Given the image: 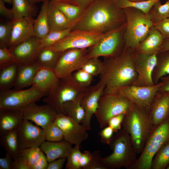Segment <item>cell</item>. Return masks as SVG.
<instances>
[{
    "mask_svg": "<svg viewBox=\"0 0 169 169\" xmlns=\"http://www.w3.org/2000/svg\"><path fill=\"white\" fill-rule=\"evenodd\" d=\"M123 9L126 24L124 35L125 48L134 50L147 36L153 23L147 13L139 9L133 8Z\"/></svg>",
    "mask_w": 169,
    "mask_h": 169,
    "instance_id": "5b68a950",
    "label": "cell"
},
{
    "mask_svg": "<svg viewBox=\"0 0 169 169\" xmlns=\"http://www.w3.org/2000/svg\"><path fill=\"white\" fill-rule=\"evenodd\" d=\"M62 53L52 50L48 47H42L37 54L36 61L40 67L54 69Z\"/></svg>",
    "mask_w": 169,
    "mask_h": 169,
    "instance_id": "d6a6232c",
    "label": "cell"
},
{
    "mask_svg": "<svg viewBox=\"0 0 169 169\" xmlns=\"http://www.w3.org/2000/svg\"><path fill=\"white\" fill-rule=\"evenodd\" d=\"M102 63L99 78L105 84V88L133 84L137 79L134 50L124 47L121 53L115 56L104 57Z\"/></svg>",
    "mask_w": 169,
    "mask_h": 169,
    "instance_id": "7a4b0ae2",
    "label": "cell"
},
{
    "mask_svg": "<svg viewBox=\"0 0 169 169\" xmlns=\"http://www.w3.org/2000/svg\"><path fill=\"white\" fill-rule=\"evenodd\" d=\"M65 2L79 6L85 9L95 0H51Z\"/></svg>",
    "mask_w": 169,
    "mask_h": 169,
    "instance_id": "9f6ffc18",
    "label": "cell"
},
{
    "mask_svg": "<svg viewBox=\"0 0 169 169\" xmlns=\"http://www.w3.org/2000/svg\"><path fill=\"white\" fill-rule=\"evenodd\" d=\"M109 145L112 152L103 158L107 169H131L137 158V153L129 134L121 129L113 136Z\"/></svg>",
    "mask_w": 169,
    "mask_h": 169,
    "instance_id": "277c9868",
    "label": "cell"
},
{
    "mask_svg": "<svg viewBox=\"0 0 169 169\" xmlns=\"http://www.w3.org/2000/svg\"><path fill=\"white\" fill-rule=\"evenodd\" d=\"M48 18L50 32L65 30L73 27L74 25L51 0L49 1Z\"/></svg>",
    "mask_w": 169,
    "mask_h": 169,
    "instance_id": "4316f807",
    "label": "cell"
},
{
    "mask_svg": "<svg viewBox=\"0 0 169 169\" xmlns=\"http://www.w3.org/2000/svg\"><path fill=\"white\" fill-rule=\"evenodd\" d=\"M169 50V38L163 39L160 52H162Z\"/></svg>",
    "mask_w": 169,
    "mask_h": 169,
    "instance_id": "94428289",
    "label": "cell"
},
{
    "mask_svg": "<svg viewBox=\"0 0 169 169\" xmlns=\"http://www.w3.org/2000/svg\"><path fill=\"white\" fill-rule=\"evenodd\" d=\"M4 3H6L8 4H10L12 3V0H2Z\"/></svg>",
    "mask_w": 169,
    "mask_h": 169,
    "instance_id": "be15d7a7",
    "label": "cell"
},
{
    "mask_svg": "<svg viewBox=\"0 0 169 169\" xmlns=\"http://www.w3.org/2000/svg\"><path fill=\"white\" fill-rule=\"evenodd\" d=\"M43 151L40 147L29 148L20 150V154L24 156L27 159L30 169L39 159Z\"/></svg>",
    "mask_w": 169,
    "mask_h": 169,
    "instance_id": "7bdbcfd3",
    "label": "cell"
},
{
    "mask_svg": "<svg viewBox=\"0 0 169 169\" xmlns=\"http://www.w3.org/2000/svg\"><path fill=\"white\" fill-rule=\"evenodd\" d=\"M162 85L159 91L169 92V75L162 77L160 79Z\"/></svg>",
    "mask_w": 169,
    "mask_h": 169,
    "instance_id": "91938a15",
    "label": "cell"
},
{
    "mask_svg": "<svg viewBox=\"0 0 169 169\" xmlns=\"http://www.w3.org/2000/svg\"><path fill=\"white\" fill-rule=\"evenodd\" d=\"M15 62L9 49L0 48V69Z\"/></svg>",
    "mask_w": 169,
    "mask_h": 169,
    "instance_id": "7dc6e473",
    "label": "cell"
},
{
    "mask_svg": "<svg viewBox=\"0 0 169 169\" xmlns=\"http://www.w3.org/2000/svg\"><path fill=\"white\" fill-rule=\"evenodd\" d=\"M162 85L161 82L149 86L134 84L118 88H105L104 94H113L122 96L135 105L149 109L151 103L156 93Z\"/></svg>",
    "mask_w": 169,
    "mask_h": 169,
    "instance_id": "30bf717a",
    "label": "cell"
},
{
    "mask_svg": "<svg viewBox=\"0 0 169 169\" xmlns=\"http://www.w3.org/2000/svg\"><path fill=\"white\" fill-rule=\"evenodd\" d=\"M167 168H169V165L168 166V167Z\"/></svg>",
    "mask_w": 169,
    "mask_h": 169,
    "instance_id": "03108f58",
    "label": "cell"
},
{
    "mask_svg": "<svg viewBox=\"0 0 169 169\" xmlns=\"http://www.w3.org/2000/svg\"><path fill=\"white\" fill-rule=\"evenodd\" d=\"M71 75L74 81L84 88H87L90 86L94 77L82 69L75 71Z\"/></svg>",
    "mask_w": 169,
    "mask_h": 169,
    "instance_id": "ee69618b",
    "label": "cell"
},
{
    "mask_svg": "<svg viewBox=\"0 0 169 169\" xmlns=\"http://www.w3.org/2000/svg\"><path fill=\"white\" fill-rule=\"evenodd\" d=\"M153 23L159 22L168 18L169 15V0L163 4L160 0L156 2L147 13Z\"/></svg>",
    "mask_w": 169,
    "mask_h": 169,
    "instance_id": "d590c367",
    "label": "cell"
},
{
    "mask_svg": "<svg viewBox=\"0 0 169 169\" xmlns=\"http://www.w3.org/2000/svg\"><path fill=\"white\" fill-rule=\"evenodd\" d=\"M125 115V114H120L112 117L109 120L107 125L112 128L114 132L116 133L121 129Z\"/></svg>",
    "mask_w": 169,
    "mask_h": 169,
    "instance_id": "681fc988",
    "label": "cell"
},
{
    "mask_svg": "<svg viewBox=\"0 0 169 169\" xmlns=\"http://www.w3.org/2000/svg\"><path fill=\"white\" fill-rule=\"evenodd\" d=\"M72 29L71 27L65 30L50 31L44 38L41 39L42 47L52 46L68 34Z\"/></svg>",
    "mask_w": 169,
    "mask_h": 169,
    "instance_id": "ab89813d",
    "label": "cell"
},
{
    "mask_svg": "<svg viewBox=\"0 0 169 169\" xmlns=\"http://www.w3.org/2000/svg\"><path fill=\"white\" fill-rule=\"evenodd\" d=\"M126 22L120 27L105 33L94 45L88 48L90 58L111 57L120 54L125 47Z\"/></svg>",
    "mask_w": 169,
    "mask_h": 169,
    "instance_id": "9c48e42d",
    "label": "cell"
},
{
    "mask_svg": "<svg viewBox=\"0 0 169 169\" xmlns=\"http://www.w3.org/2000/svg\"><path fill=\"white\" fill-rule=\"evenodd\" d=\"M34 21L33 17H26L13 21L11 36L8 49L35 36L33 30Z\"/></svg>",
    "mask_w": 169,
    "mask_h": 169,
    "instance_id": "44dd1931",
    "label": "cell"
},
{
    "mask_svg": "<svg viewBox=\"0 0 169 169\" xmlns=\"http://www.w3.org/2000/svg\"><path fill=\"white\" fill-rule=\"evenodd\" d=\"M0 13L1 16L10 20H14L12 9H8L6 7L4 2L2 0H0Z\"/></svg>",
    "mask_w": 169,
    "mask_h": 169,
    "instance_id": "11a10c76",
    "label": "cell"
},
{
    "mask_svg": "<svg viewBox=\"0 0 169 169\" xmlns=\"http://www.w3.org/2000/svg\"><path fill=\"white\" fill-rule=\"evenodd\" d=\"M129 1H132V2H139V1H145L146 0H128Z\"/></svg>",
    "mask_w": 169,
    "mask_h": 169,
    "instance_id": "e7e4bbea",
    "label": "cell"
},
{
    "mask_svg": "<svg viewBox=\"0 0 169 169\" xmlns=\"http://www.w3.org/2000/svg\"><path fill=\"white\" fill-rule=\"evenodd\" d=\"M89 58L88 48L67 49L62 52L54 71L58 78L71 75Z\"/></svg>",
    "mask_w": 169,
    "mask_h": 169,
    "instance_id": "4fadbf2b",
    "label": "cell"
},
{
    "mask_svg": "<svg viewBox=\"0 0 169 169\" xmlns=\"http://www.w3.org/2000/svg\"><path fill=\"white\" fill-rule=\"evenodd\" d=\"M12 8L14 20L26 17H35L38 12L36 5L31 4L28 0H12Z\"/></svg>",
    "mask_w": 169,
    "mask_h": 169,
    "instance_id": "f1b7e54d",
    "label": "cell"
},
{
    "mask_svg": "<svg viewBox=\"0 0 169 169\" xmlns=\"http://www.w3.org/2000/svg\"><path fill=\"white\" fill-rule=\"evenodd\" d=\"M40 67L36 61L28 64H18L14 89L23 90L32 85L33 78Z\"/></svg>",
    "mask_w": 169,
    "mask_h": 169,
    "instance_id": "484cf974",
    "label": "cell"
},
{
    "mask_svg": "<svg viewBox=\"0 0 169 169\" xmlns=\"http://www.w3.org/2000/svg\"><path fill=\"white\" fill-rule=\"evenodd\" d=\"M157 54H145L135 52L136 67L138 77L133 84L141 86L154 85L152 74L156 63Z\"/></svg>",
    "mask_w": 169,
    "mask_h": 169,
    "instance_id": "d6986e66",
    "label": "cell"
},
{
    "mask_svg": "<svg viewBox=\"0 0 169 169\" xmlns=\"http://www.w3.org/2000/svg\"><path fill=\"white\" fill-rule=\"evenodd\" d=\"M167 75H169V50L157 54L156 63L152 74L154 84H157L162 77Z\"/></svg>",
    "mask_w": 169,
    "mask_h": 169,
    "instance_id": "1f68e13d",
    "label": "cell"
},
{
    "mask_svg": "<svg viewBox=\"0 0 169 169\" xmlns=\"http://www.w3.org/2000/svg\"><path fill=\"white\" fill-rule=\"evenodd\" d=\"M122 125L129 135L136 153L141 154L153 127L149 109L135 105L125 115Z\"/></svg>",
    "mask_w": 169,
    "mask_h": 169,
    "instance_id": "3957f363",
    "label": "cell"
},
{
    "mask_svg": "<svg viewBox=\"0 0 169 169\" xmlns=\"http://www.w3.org/2000/svg\"><path fill=\"white\" fill-rule=\"evenodd\" d=\"M126 22L123 9L119 8L113 0H95L74 23L72 30L105 33Z\"/></svg>",
    "mask_w": 169,
    "mask_h": 169,
    "instance_id": "6da1fadb",
    "label": "cell"
},
{
    "mask_svg": "<svg viewBox=\"0 0 169 169\" xmlns=\"http://www.w3.org/2000/svg\"><path fill=\"white\" fill-rule=\"evenodd\" d=\"M87 88L79 85L71 74L64 76L58 79L43 101L53 106L58 113H63V104L82 96Z\"/></svg>",
    "mask_w": 169,
    "mask_h": 169,
    "instance_id": "52a82bcc",
    "label": "cell"
},
{
    "mask_svg": "<svg viewBox=\"0 0 169 169\" xmlns=\"http://www.w3.org/2000/svg\"><path fill=\"white\" fill-rule=\"evenodd\" d=\"M72 145L64 140L58 142L45 141L40 147L49 162L59 158H67L72 148Z\"/></svg>",
    "mask_w": 169,
    "mask_h": 169,
    "instance_id": "603a6c76",
    "label": "cell"
},
{
    "mask_svg": "<svg viewBox=\"0 0 169 169\" xmlns=\"http://www.w3.org/2000/svg\"><path fill=\"white\" fill-rule=\"evenodd\" d=\"M29 2L33 5H36L37 3L40 2H44L47 0H28Z\"/></svg>",
    "mask_w": 169,
    "mask_h": 169,
    "instance_id": "6125c7cd",
    "label": "cell"
},
{
    "mask_svg": "<svg viewBox=\"0 0 169 169\" xmlns=\"http://www.w3.org/2000/svg\"><path fill=\"white\" fill-rule=\"evenodd\" d=\"M54 69L40 67L33 78L32 86L48 94L58 79Z\"/></svg>",
    "mask_w": 169,
    "mask_h": 169,
    "instance_id": "cb8c5ba5",
    "label": "cell"
},
{
    "mask_svg": "<svg viewBox=\"0 0 169 169\" xmlns=\"http://www.w3.org/2000/svg\"><path fill=\"white\" fill-rule=\"evenodd\" d=\"M82 152L79 146H75L72 147L67 158L65 168L66 169H81L79 161Z\"/></svg>",
    "mask_w": 169,
    "mask_h": 169,
    "instance_id": "f6af8a7d",
    "label": "cell"
},
{
    "mask_svg": "<svg viewBox=\"0 0 169 169\" xmlns=\"http://www.w3.org/2000/svg\"><path fill=\"white\" fill-rule=\"evenodd\" d=\"M83 95L74 100L64 103L62 105L63 114L79 124L82 122L85 115V111L80 103Z\"/></svg>",
    "mask_w": 169,
    "mask_h": 169,
    "instance_id": "836d02e7",
    "label": "cell"
},
{
    "mask_svg": "<svg viewBox=\"0 0 169 169\" xmlns=\"http://www.w3.org/2000/svg\"><path fill=\"white\" fill-rule=\"evenodd\" d=\"M161 0H146L139 2H132L128 0H113L120 9L133 8L139 9L145 13H147L153 5L157 1Z\"/></svg>",
    "mask_w": 169,
    "mask_h": 169,
    "instance_id": "8d00e7d4",
    "label": "cell"
},
{
    "mask_svg": "<svg viewBox=\"0 0 169 169\" xmlns=\"http://www.w3.org/2000/svg\"><path fill=\"white\" fill-rule=\"evenodd\" d=\"M81 69L93 77L100 75L102 70V62L99 58H90L84 63Z\"/></svg>",
    "mask_w": 169,
    "mask_h": 169,
    "instance_id": "60d3db41",
    "label": "cell"
},
{
    "mask_svg": "<svg viewBox=\"0 0 169 169\" xmlns=\"http://www.w3.org/2000/svg\"><path fill=\"white\" fill-rule=\"evenodd\" d=\"M18 65V64L15 62L0 69V90L9 89L14 86Z\"/></svg>",
    "mask_w": 169,
    "mask_h": 169,
    "instance_id": "4dcf8cb0",
    "label": "cell"
},
{
    "mask_svg": "<svg viewBox=\"0 0 169 169\" xmlns=\"http://www.w3.org/2000/svg\"><path fill=\"white\" fill-rule=\"evenodd\" d=\"M49 0L43 3L39 14L34 19L33 30L35 36L42 39L50 32L48 11Z\"/></svg>",
    "mask_w": 169,
    "mask_h": 169,
    "instance_id": "83f0119b",
    "label": "cell"
},
{
    "mask_svg": "<svg viewBox=\"0 0 169 169\" xmlns=\"http://www.w3.org/2000/svg\"><path fill=\"white\" fill-rule=\"evenodd\" d=\"M23 120L21 109H0V135L17 129Z\"/></svg>",
    "mask_w": 169,
    "mask_h": 169,
    "instance_id": "d4e9b609",
    "label": "cell"
},
{
    "mask_svg": "<svg viewBox=\"0 0 169 169\" xmlns=\"http://www.w3.org/2000/svg\"><path fill=\"white\" fill-rule=\"evenodd\" d=\"M114 132L112 128L109 125L102 129L99 133L101 143L109 145Z\"/></svg>",
    "mask_w": 169,
    "mask_h": 169,
    "instance_id": "f907efd6",
    "label": "cell"
},
{
    "mask_svg": "<svg viewBox=\"0 0 169 169\" xmlns=\"http://www.w3.org/2000/svg\"><path fill=\"white\" fill-rule=\"evenodd\" d=\"M13 160L6 152L5 157L0 158V169H13Z\"/></svg>",
    "mask_w": 169,
    "mask_h": 169,
    "instance_id": "db71d44e",
    "label": "cell"
},
{
    "mask_svg": "<svg viewBox=\"0 0 169 169\" xmlns=\"http://www.w3.org/2000/svg\"><path fill=\"white\" fill-rule=\"evenodd\" d=\"M13 169H30L25 157L20 154L13 160Z\"/></svg>",
    "mask_w": 169,
    "mask_h": 169,
    "instance_id": "816d5d0a",
    "label": "cell"
},
{
    "mask_svg": "<svg viewBox=\"0 0 169 169\" xmlns=\"http://www.w3.org/2000/svg\"><path fill=\"white\" fill-rule=\"evenodd\" d=\"M66 159V158H60L49 162L47 169H62Z\"/></svg>",
    "mask_w": 169,
    "mask_h": 169,
    "instance_id": "680465c9",
    "label": "cell"
},
{
    "mask_svg": "<svg viewBox=\"0 0 169 169\" xmlns=\"http://www.w3.org/2000/svg\"><path fill=\"white\" fill-rule=\"evenodd\" d=\"M17 136L20 150L39 147L45 141L44 130L27 120H23L18 128Z\"/></svg>",
    "mask_w": 169,
    "mask_h": 169,
    "instance_id": "e0dca14e",
    "label": "cell"
},
{
    "mask_svg": "<svg viewBox=\"0 0 169 169\" xmlns=\"http://www.w3.org/2000/svg\"><path fill=\"white\" fill-rule=\"evenodd\" d=\"M169 165V143L162 147L154 156L151 169H165Z\"/></svg>",
    "mask_w": 169,
    "mask_h": 169,
    "instance_id": "74e56055",
    "label": "cell"
},
{
    "mask_svg": "<svg viewBox=\"0 0 169 169\" xmlns=\"http://www.w3.org/2000/svg\"><path fill=\"white\" fill-rule=\"evenodd\" d=\"M168 18H169V15Z\"/></svg>",
    "mask_w": 169,
    "mask_h": 169,
    "instance_id": "003e7915",
    "label": "cell"
},
{
    "mask_svg": "<svg viewBox=\"0 0 169 169\" xmlns=\"http://www.w3.org/2000/svg\"><path fill=\"white\" fill-rule=\"evenodd\" d=\"M47 95L32 86L26 90H0V109H21L30 103L36 102Z\"/></svg>",
    "mask_w": 169,
    "mask_h": 169,
    "instance_id": "8fae6325",
    "label": "cell"
},
{
    "mask_svg": "<svg viewBox=\"0 0 169 169\" xmlns=\"http://www.w3.org/2000/svg\"><path fill=\"white\" fill-rule=\"evenodd\" d=\"M153 27L161 33L164 39L169 38V18L153 23Z\"/></svg>",
    "mask_w": 169,
    "mask_h": 169,
    "instance_id": "c3c4849f",
    "label": "cell"
},
{
    "mask_svg": "<svg viewBox=\"0 0 169 169\" xmlns=\"http://www.w3.org/2000/svg\"><path fill=\"white\" fill-rule=\"evenodd\" d=\"M51 1L68 20L74 24L81 16L85 10L79 6L68 3L58 1Z\"/></svg>",
    "mask_w": 169,
    "mask_h": 169,
    "instance_id": "e575fe53",
    "label": "cell"
},
{
    "mask_svg": "<svg viewBox=\"0 0 169 169\" xmlns=\"http://www.w3.org/2000/svg\"><path fill=\"white\" fill-rule=\"evenodd\" d=\"M18 128L0 135L1 145L13 160L20 155L17 136Z\"/></svg>",
    "mask_w": 169,
    "mask_h": 169,
    "instance_id": "f546056e",
    "label": "cell"
},
{
    "mask_svg": "<svg viewBox=\"0 0 169 169\" xmlns=\"http://www.w3.org/2000/svg\"><path fill=\"white\" fill-rule=\"evenodd\" d=\"M13 21L1 20L0 24V48H8L10 41Z\"/></svg>",
    "mask_w": 169,
    "mask_h": 169,
    "instance_id": "f35d334b",
    "label": "cell"
},
{
    "mask_svg": "<svg viewBox=\"0 0 169 169\" xmlns=\"http://www.w3.org/2000/svg\"><path fill=\"white\" fill-rule=\"evenodd\" d=\"M169 143V116L153 126L140 156L131 169H151L153 159L162 147Z\"/></svg>",
    "mask_w": 169,
    "mask_h": 169,
    "instance_id": "8992f818",
    "label": "cell"
},
{
    "mask_svg": "<svg viewBox=\"0 0 169 169\" xmlns=\"http://www.w3.org/2000/svg\"><path fill=\"white\" fill-rule=\"evenodd\" d=\"M54 122L62 131L64 140L72 145L80 146L89 137L84 127L63 113H58Z\"/></svg>",
    "mask_w": 169,
    "mask_h": 169,
    "instance_id": "5bb4252c",
    "label": "cell"
},
{
    "mask_svg": "<svg viewBox=\"0 0 169 169\" xmlns=\"http://www.w3.org/2000/svg\"><path fill=\"white\" fill-rule=\"evenodd\" d=\"M42 47L41 39L33 36L9 49L18 64H28L36 61L37 54Z\"/></svg>",
    "mask_w": 169,
    "mask_h": 169,
    "instance_id": "ac0fdd59",
    "label": "cell"
},
{
    "mask_svg": "<svg viewBox=\"0 0 169 169\" xmlns=\"http://www.w3.org/2000/svg\"><path fill=\"white\" fill-rule=\"evenodd\" d=\"M35 102L28 104L21 108L23 119L31 120L44 130L54 121L58 112L50 104L39 106Z\"/></svg>",
    "mask_w": 169,
    "mask_h": 169,
    "instance_id": "9a60e30c",
    "label": "cell"
},
{
    "mask_svg": "<svg viewBox=\"0 0 169 169\" xmlns=\"http://www.w3.org/2000/svg\"><path fill=\"white\" fill-rule=\"evenodd\" d=\"M134 105L122 96L103 94L99 99L95 114L100 128L102 129L106 127L112 117L120 114L128 113Z\"/></svg>",
    "mask_w": 169,
    "mask_h": 169,
    "instance_id": "ba28073f",
    "label": "cell"
},
{
    "mask_svg": "<svg viewBox=\"0 0 169 169\" xmlns=\"http://www.w3.org/2000/svg\"><path fill=\"white\" fill-rule=\"evenodd\" d=\"M44 130L45 140L47 141L58 142L64 140L62 131L54 121Z\"/></svg>",
    "mask_w": 169,
    "mask_h": 169,
    "instance_id": "b9f144b4",
    "label": "cell"
},
{
    "mask_svg": "<svg viewBox=\"0 0 169 169\" xmlns=\"http://www.w3.org/2000/svg\"><path fill=\"white\" fill-rule=\"evenodd\" d=\"M92 156V153L89 151L85 150L81 153L79 161L80 169H84L89 164Z\"/></svg>",
    "mask_w": 169,
    "mask_h": 169,
    "instance_id": "f5cc1de1",
    "label": "cell"
},
{
    "mask_svg": "<svg viewBox=\"0 0 169 169\" xmlns=\"http://www.w3.org/2000/svg\"><path fill=\"white\" fill-rule=\"evenodd\" d=\"M92 153L91 160L84 169H107L103 162L100 151L99 150L95 151Z\"/></svg>",
    "mask_w": 169,
    "mask_h": 169,
    "instance_id": "bcb514c9",
    "label": "cell"
},
{
    "mask_svg": "<svg viewBox=\"0 0 169 169\" xmlns=\"http://www.w3.org/2000/svg\"><path fill=\"white\" fill-rule=\"evenodd\" d=\"M104 34L95 32L72 30L61 40L48 47L60 52L69 49L88 48L95 45Z\"/></svg>",
    "mask_w": 169,
    "mask_h": 169,
    "instance_id": "7c38bea8",
    "label": "cell"
},
{
    "mask_svg": "<svg viewBox=\"0 0 169 169\" xmlns=\"http://www.w3.org/2000/svg\"><path fill=\"white\" fill-rule=\"evenodd\" d=\"M153 126L161 123L169 116V92L158 91L149 108Z\"/></svg>",
    "mask_w": 169,
    "mask_h": 169,
    "instance_id": "ffe728a7",
    "label": "cell"
},
{
    "mask_svg": "<svg viewBox=\"0 0 169 169\" xmlns=\"http://www.w3.org/2000/svg\"><path fill=\"white\" fill-rule=\"evenodd\" d=\"M163 39L161 33L153 26L146 38L139 44L134 51L137 54H157L161 50Z\"/></svg>",
    "mask_w": 169,
    "mask_h": 169,
    "instance_id": "7402d4cb",
    "label": "cell"
},
{
    "mask_svg": "<svg viewBox=\"0 0 169 169\" xmlns=\"http://www.w3.org/2000/svg\"><path fill=\"white\" fill-rule=\"evenodd\" d=\"M105 88V84L100 80L96 84L88 87L81 98V104L85 112L82 125L87 131L91 129V120L95 115L99 101L103 94Z\"/></svg>",
    "mask_w": 169,
    "mask_h": 169,
    "instance_id": "2e32d148",
    "label": "cell"
},
{
    "mask_svg": "<svg viewBox=\"0 0 169 169\" xmlns=\"http://www.w3.org/2000/svg\"><path fill=\"white\" fill-rule=\"evenodd\" d=\"M48 162L46 156L43 152L38 162L31 169H47Z\"/></svg>",
    "mask_w": 169,
    "mask_h": 169,
    "instance_id": "6f0895ef",
    "label": "cell"
}]
</instances>
